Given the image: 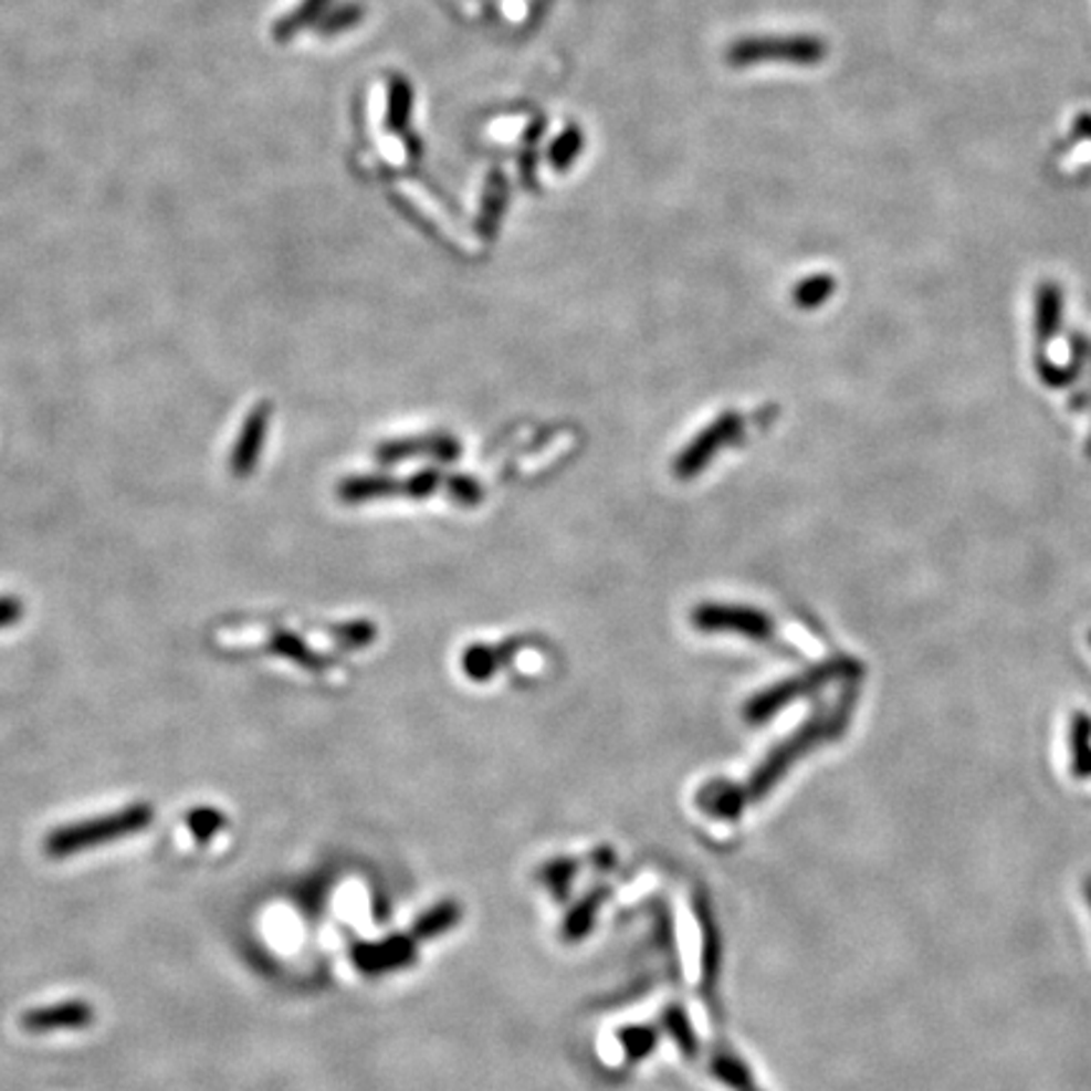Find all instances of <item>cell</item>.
I'll use <instances>...</instances> for the list:
<instances>
[{
  "instance_id": "1",
  "label": "cell",
  "mask_w": 1091,
  "mask_h": 1091,
  "mask_svg": "<svg viewBox=\"0 0 1091 1091\" xmlns=\"http://www.w3.org/2000/svg\"><path fill=\"white\" fill-rule=\"evenodd\" d=\"M824 56H827V43L819 35H756V39H741L727 51L733 66H756L768 61L814 66Z\"/></svg>"
},
{
  "instance_id": "7",
  "label": "cell",
  "mask_w": 1091,
  "mask_h": 1091,
  "mask_svg": "<svg viewBox=\"0 0 1091 1091\" xmlns=\"http://www.w3.org/2000/svg\"><path fill=\"white\" fill-rule=\"evenodd\" d=\"M1071 745H1074V763L1079 774L1089 770L1087 766L1091 763V723L1087 715L1074 717V727H1071Z\"/></svg>"
},
{
  "instance_id": "5",
  "label": "cell",
  "mask_w": 1091,
  "mask_h": 1091,
  "mask_svg": "<svg viewBox=\"0 0 1091 1091\" xmlns=\"http://www.w3.org/2000/svg\"><path fill=\"white\" fill-rule=\"evenodd\" d=\"M1061 314H1063V294L1053 281H1043L1036 294V342L1046 347L1061 332Z\"/></svg>"
},
{
  "instance_id": "12",
  "label": "cell",
  "mask_w": 1091,
  "mask_h": 1091,
  "mask_svg": "<svg viewBox=\"0 0 1091 1091\" xmlns=\"http://www.w3.org/2000/svg\"><path fill=\"white\" fill-rule=\"evenodd\" d=\"M1089 640H1091V637H1089Z\"/></svg>"
},
{
  "instance_id": "2",
  "label": "cell",
  "mask_w": 1091,
  "mask_h": 1091,
  "mask_svg": "<svg viewBox=\"0 0 1091 1091\" xmlns=\"http://www.w3.org/2000/svg\"><path fill=\"white\" fill-rule=\"evenodd\" d=\"M147 821H149V809H147V806H135V809H127V811L114 814V816H106V819H96V821L82 824V827L59 831L56 839H53V845H56V847H76V845H82V841L109 839V837H117V833L145 827Z\"/></svg>"
},
{
  "instance_id": "8",
  "label": "cell",
  "mask_w": 1091,
  "mask_h": 1091,
  "mask_svg": "<svg viewBox=\"0 0 1091 1091\" xmlns=\"http://www.w3.org/2000/svg\"><path fill=\"white\" fill-rule=\"evenodd\" d=\"M579 147H581V139H579V135H576V132H569V135H564L562 139L556 141V147L552 149L554 165H558V167L569 165L571 157L576 153H579Z\"/></svg>"
},
{
  "instance_id": "10",
  "label": "cell",
  "mask_w": 1091,
  "mask_h": 1091,
  "mask_svg": "<svg viewBox=\"0 0 1091 1091\" xmlns=\"http://www.w3.org/2000/svg\"><path fill=\"white\" fill-rule=\"evenodd\" d=\"M407 102H410V96H407V88H397L395 109H392L395 124H402V119H407Z\"/></svg>"
},
{
  "instance_id": "11",
  "label": "cell",
  "mask_w": 1091,
  "mask_h": 1091,
  "mask_svg": "<svg viewBox=\"0 0 1091 1091\" xmlns=\"http://www.w3.org/2000/svg\"><path fill=\"white\" fill-rule=\"evenodd\" d=\"M1087 455L1091 458V434H1089V440H1087Z\"/></svg>"
},
{
  "instance_id": "9",
  "label": "cell",
  "mask_w": 1091,
  "mask_h": 1091,
  "mask_svg": "<svg viewBox=\"0 0 1091 1091\" xmlns=\"http://www.w3.org/2000/svg\"><path fill=\"white\" fill-rule=\"evenodd\" d=\"M23 617V601L15 597H0V629H8Z\"/></svg>"
},
{
  "instance_id": "4",
  "label": "cell",
  "mask_w": 1091,
  "mask_h": 1091,
  "mask_svg": "<svg viewBox=\"0 0 1091 1091\" xmlns=\"http://www.w3.org/2000/svg\"><path fill=\"white\" fill-rule=\"evenodd\" d=\"M845 672H849V664L847 662H831V664H821L819 670H814L809 672V675H804V678H798V680H791V682H784V685H778L776 690H770V693L766 695H760L756 700V715L758 717H766L770 713H776L780 705L786 703V700H796L798 695H804V693H811V690L816 685H824L827 680H833V678H839V675H845Z\"/></svg>"
},
{
  "instance_id": "3",
  "label": "cell",
  "mask_w": 1091,
  "mask_h": 1091,
  "mask_svg": "<svg viewBox=\"0 0 1091 1091\" xmlns=\"http://www.w3.org/2000/svg\"><path fill=\"white\" fill-rule=\"evenodd\" d=\"M271 422V405L261 402L255 410L245 417L243 430L238 434L233 455H230V470H233L235 478H248L259 465L265 432H269Z\"/></svg>"
},
{
  "instance_id": "6",
  "label": "cell",
  "mask_w": 1091,
  "mask_h": 1091,
  "mask_svg": "<svg viewBox=\"0 0 1091 1091\" xmlns=\"http://www.w3.org/2000/svg\"><path fill=\"white\" fill-rule=\"evenodd\" d=\"M833 289H837V281L827 276V273H819V276L804 279L801 283H798L796 291H794V298L801 308H816L833 294Z\"/></svg>"
}]
</instances>
